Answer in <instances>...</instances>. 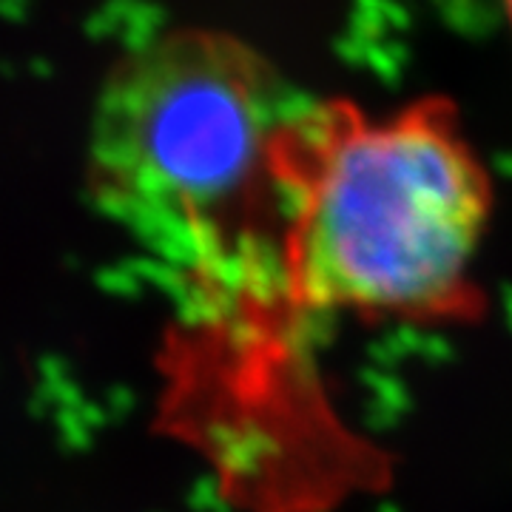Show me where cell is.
Instances as JSON below:
<instances>
[{
    "instance_id": "cell-3",
    "label": "cell",
    "mask_w": 512,
    "mask_h": 512,
    "mask_svg": "<svg viewBox=\"0 0 512 512\" xmlns=\"http://www.w3.org/2000/svg\"><path fill=\"white\" fill-rule=\"evenodd\" d=\"M504 9H507V20H510L512 26V0H504Z\"/></svg>"
},
{
    "instance_id": "cell-1",
    "label": "cell",
    "mask_w": 512,
    "mask_h": 512,
    "mask_svg": "<svg viewBox=\"0 0 512 512\" xmlns=\"http://www.w3.org/2000/svg\"><path fill=\"white\" fill-rule=\"evenodd\" d=\"M276 291L296 313L476 322L493 180L447 100L293 106L276 137Z\"/></svg>"
},
{
    "instance_id": "cell-2",
    "label": "cell",
    "mask_w": 512,
    "mask_h": 512,
    "mask_svg": "<svg viewBox=\"0 0 512 512\" xmlns=\"http://www.w3.org/2000/svg\"><path fill=\"white\" fill-rule=\"evenodd\" d=\"M293 106L239 37L202 26L148 37L94 100V205L214 296L276 291L274 151Z\"/></svg>"
}]
</instances>
